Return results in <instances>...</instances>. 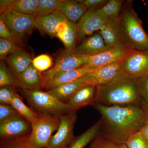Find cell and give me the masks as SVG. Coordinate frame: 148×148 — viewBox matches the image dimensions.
<instances>
[{
    "mask_svg": "<svg viewBox=\"0 0 148 148\" xmlns=\"http://www.w3.org/2000/svg\"><path fill=\"white\" fill-rule=\"evenodd\" d=\"M138 101L137 79L122 72L110 82L97 86L95 103L108 106H127L138 105Z\"/></svg>",
    "mask_w": 148,
    "mask_h": 148,
    "instance_id": "2",
    "label": "cell"
},
{
    "mask_svg": "<svg viewBox=\"0 0 148 148\" xmlns=\"http://www.w3.org/2000/svg\"><path fill=\"white\" fill-rule=\"evenodd\" d=\"M132 5L131 1L123 5L119 16L125 44L130 50L148 51V35Z\"/></svg>",
    "mask_w": 148,
    "mask_h": 148,
    "instance_id": "3",
    "label": "cell"
},
{
    "mask_svg": "<svg viewBox=\"0 0 148 148\" xmlns=\"http://www.w3.org/2000/svg\"><path fill=\"white\" fill-rule=\"evenodd\" d=\"M108 20L100 9L87 10L77 23L78 40H83L86 37L98 32Z\"/></svg>",
    "mask_w": 148,
    "mask_h": 148,
    "instance_id": "10",
    "label": "cell"
},
{
    "mask_svg": "<svg viewBox=\"0 0 148 148\" xmlns=\"http://www.w3.org/2000/svg\"><path fill=\"white\" fill-rule=\"evenodd\" d=\"M88 60V57L77 55L72 51H62L56 58L54 66L42 75V88L46 82L58 75L86 65Z\"/></svg>",
    "mask_w": 148,
    "mask_h": 148,
    "instance_id": "6",
    "label": "cell"
},
{
    "mask_svg": "<svg viewBox=\"0 0 148 148\" xmlns=\"http://www.w3.org/2000/svg\"><path fill=\"white\" fill-rule=\"evenodd\" d=\"M123 3L124 1L121 0H109L100 10L108 19H117L119 18Z\"/></svg>",
    "mask_w": 148,
    "mask_h": 148,
    "instance_id": "27",
    "label": "cell"
},
{
    "mask_svg": "<svg viewBox=\"0 0 148 148\" xmlns=\"http://www.w3.org/2000/svg\"><path fill=\"white\" fill-rule=\"evenodd\" d=\"M11 105L15 109L19 114L27 119L30 123L33 122L36 118L38 112L25 105L16 93L14 96Z\"/></svg>",
    "mask_w": 148,
    "mask_h": 148,
    "instance_id": "26",
    "label": "cell"
},
{
    "mask_svg": "<svg viewBox=\"0 0 148 148\" xmlns=\"http://www.w3.org/2000/svg\"><path fill=\"white\" fill-rule=\"evenodd\" d=\"M77 1L82 4L87 10L102 8L108 1L107 0H78Z\"/></svg>",
    "mask_w": 148,
    "mask_h": 148,
    "instance_id": "38",
    "label": "cell"
},
{
    "mask_svg": "<svg viewBox=\"0 0 148 148\" xmlns=\"http://www.w3.org/2000/svg\"><path fill=\"white\" fill-rule=\"evenodd\" d=\"M125 145L127 148H148V142L140 131L130 135Z\"/></svg>",
    "mask_w": 148,
    "mask_h": 148,
    "instance_id": "31",
    "label": "cell"
},
{
    "mask_svg": "<svg viewBox=\"0 0 148 148\" xmlns=\"http://www.w3.org/2000/svg\"><path fill=\"white\" fill-rule=\"evenodd\" d=\"M23 90L27 101L38 112L57 116L69 113L67 103L58 100L47 91Z\"/></svg>",
    "mask_w": 148,
    "mask_h": 148,
    "instance_id": "5",
    "label": "cell"
},
{
    "mask_svg": "<svg viewBox=\"0 0 148 148\" xmlns=\"http://www.w3.org/2000/svg\"><path fill=\"white\" fill-rule=\"evenodd\" d=\"M130 50L123 45L110 48L99 54L88 57L86 65L97 68L113 64L121 60Z\"/></svg>",
    "mask_w": 148,
    "mask_h": 148,
    "instance_id": "13",
    "label": "cell"
},
{
    "mask_svg": "<svg viewBox=\"0 0 148 148\" xmlns=\"http://www.w3.org/2000/svg\"><path fill=\"white\" fill-rule=\"evenodd\" d=\"M60 117L38 112L36 118L31 123L30 144L36 148H46L53 132L58 130Z\"/></svg>",
    "mask_w": 148,
    "mask_h": 148,
    "instance_id": "4",
    "label": "cell"
},
{
    "mask_svg": "<svg viewBox=\"0 0 148 148\" xmlns=\"http://www.w3.org/2000/svg\"><path fill=\"white\" fill-rule=\"evenodd\" d=\"M145 125H148V113H146V117L145 121Z\"/></svg>",
    "mask_w": 148,
    "mask_h": 148,
    "instance_id": "43",
    "label": "cell"
},
{
    "mask_svg": "<svg viewBox=\"0 0 148 148\" xmlns=\"http://www.w3.org/2000/svg\"><path fill=\"white\" fill-rule=\"evenodd\" d=\"M143 136L145 137L146 140L148 142V125H145L141 130H140Z\"/></svg>",
    "mask_w": 148,
    "mask_h": 148,
    "instance_id": "42",
    "label": "cell"
},
{
    "mask_svg": "<svg viewBox=\"0 0 148 148\" xmlns=\"http://www.w3.org/2000/svg\"><path fill=\"white\" fill-rule=\"evenodd\" d=\"M121 148H127L125 144L121 145Z\"/></svg>",
    "mask_w": 148,
    "mask_h": 148,
    "instance_id": "44",
    "label": "cell"
},
{
    "mask_svg": "<svg viewBox=\"0 0 148 148\" xmlns=\"http://www.w3.org/2000/svg\"><path fill=\"white\" fill-rule=\"evenodd\" d=\"M29 135L8 140H1L0 148H37L29 143Z\"/></svg>",
    "mask_w": 148,
    "mask_h": 148,
    "instance_id": "30",
    "label": "cell"
},
{
    "mask_svg": "<svg viewBox=\"0 0 148 148\" xmlns=\"http://www.w3.org/2000/svg\"><path fill=\"white\" fill-rule=\"evenodd\" d=\"M63 0H39L38 6L34 16H45L58 10Z\"/></svg>",
    "mask_w": 148,
    "mask_h": 148,
    "instance_id": "28",
    "label": "cell"
},
{
    "mask_svg": "<svg viewBox=\"0 0 148 148\" xmlns=\"http://www.w3.org/2000/svg\"><path fill=\"white\" fill-rule=\"evenodd\" d=\"M39 0H14L9 10L34 15L36 12Z\"/></svg>",
    "mask_w": 148,
    "mask_h": 148,
    "instance_id": "24",
    "label": "cell"
},
{
    "mask_svg": "<svg viewBox=\"0 0 148 148\" xmlns=\"http://www.w3.org/2000/svg\"><path fill=\"white\" fill-rule=\"evenodd\" d=\"M16 94L11 86L1 87L0 89V103L1 104L11 105L14 96Z\"/></svg>",
    "mask_w": 148,
    "mask_h": 148,
    "instance_id": "36",
    "label": "cell"
},
{
    "mask_svg": "<svg viewBox=\"0 0 148 148\" xmlns=\"http://www.w3.org/2000/svg\"><path fill=\"white\" fill-rule=\"evenodd\" d=\"M14 0H1L0 1V10L1 14L9 10L11 5Z\"/></svg>",
    "mask_w": 148,
    "mask_h": 148,
    "instance_id": "41",
    "label": "cell"
},
{
    "mask_svg": "<svg viewBox=\"0 0 148 148\" xmlns=\"http://www.w3.org/2000/svg\"><path fill=\"white\" fill-rule=\"evenodd\" d=\"M0 37L1 38L10 40L16 42L19 40L12 33L5 23L1 19H0Z\"/></svg>",
    "mask_w": 148,
    "mask_h": 148,
    "instance_id": "39",
    "label": "cell"
},
{
    "mask_svg": "<svg viewBox=\"0 0 148 148\" xmlns=\"http://www.w3.org/2000/svg\"><path fill=\"white\" fill-rule=\"evenodd\" d=\"M60 123L57 132L52 135L46 148H67L75 140L74 125L77 120L76 112L60 116Z\"/></svg>",
    "mask_w": 148,
    "mask_h": 148,
    "instance_id": "9",
    "label": "cell"
},
{
    "mask_svg": "<svg viewBox=\"0 0 148 148\" xmlns=\"http://www.w3.org/2000/svg\"><path fill=\"white\" fill-rule=\"evenodd\" d=\"M31 130V123L19 114L0 122L1 140L26 136L30 134Z\"/></svg>",
    "mask_w": 148,
    "mask_h": 148,
    "instance_id": "11",
    "label": "cell"
},
{
    "mask_svg": "<svg viewBox=\"0 0 148 148\" xmlns=\"http://www.w3.org/2000/svg\"><path fill=\"white\" fill-rule=\"evenodd\" d=\"M32 65L39 72H45L49 70L52 66V58L47 54H41L33 59Z\"/></svg>",
    "mask_w": 148,
    "mask_h": 148,
    "instance_id": "32",
    "label": "cell"
},
{
    "mask_svg": "<svg viewBox=\"0 0 148 148\" xmlns=\"http://www.w3.org/2000/svg\"><path fill=\"white\" fill-rule=\"evenodd\" d=\"M89 148H121V145L99 134L91 142Z\"/></svg>",
    "mask_w": 148,
    "mask_h": 148,
    "instance_id": "34",
    "label": "cell"
},
{
    "mask_svg": "<svg viewBox=\"0 0 148 148\" xmlns=\"http://www.w3.org/2000/svg\"><path fill=\"white\" fill-rule=\"evenodd\" d=\"M15 84V80L9 72L4 62L0 64V86H12Z\"/></svg>",
    "mask_w": 148,
    "mask_h": 148,
    "instance_id": "35",
    "label": "cell"
},
{
    "mask_svg": "<svg viewBox=\"0 0 148 148\" xmlns=\"http://www.w3.org/2000/svg\"><path fill=\"white\" fill-rule=\"evenodd\" d=\"M121 72L137 80L147 75L148 51H130L121 60Z\"/></svg>",
    "mask_w": 148,
    "mask_h": 148,
    "instance_id": "7",
    "label": "cell"
},
{
    "mask_svg": "<svg viewBox=\"0 0 148 148\" xmlns=\"http://www.w3.org/2000/svg\"><path fill=\"white\" fill-rule=\"evenodd\" d=\"M18 113L11 105H0V122L3 121Z\"/></svg>",
    "mask_w": 148,
    "mask_h": 148,
    "instance_id": "37",
    "label": "cell"
},
{
    "mask_svg": "<svg viewBox=\"0 0 148 148\" xmlns=\"http://www.w3.org/2000/svg\"><path fill=\"white\" fill-rule=\"evenodd\" d=\"M68 22L69 21L68 20H66L61 21L58 24L56 28V33H57V38H58L59 39L62 38L65 34L68 27Z\"/></svg>",
    "mask_w": 148,
    "mask_h": 148,
    "instance_id": "40",
    "label": "cell"
},
{
    "mask_svg": "<svg viewBox=\"0 0 148 148\" xmlns=\"http://www.w3.org/2000/svg\"><path fill=\"white\" fill-rule=\"evenodd\" d=\"M87 85L83 76L75 81L62 85L47 91L59 101L67 103L77 91Z\"/></svg>",
    "mask_w": 148,
    "mask_h": 148,
    "instance_id": "20",
    "label": "cell"
},
{
    "mask_svg": "<svg viewBox=\"0 0 148 148\" xmlns=\"http://www.w3.org/2000/svg\"><path fill=\"white\" fill-rule=\"evenodd\" d=\"M0 19L19 40L31 34L35 28V16L33 15L9 10L1 14Z\"/></svg>",
    "mask_w": 148,
    "mask_h": 148,
    "instance_id": "8",
    "label": "cell"
},
{
    "mask_svg": "<svg viewBox=\"0 0 148 148\" xmlns=\"http://www.w3.org/2000/svg\"><path fill=\"white\" fill-rule=\"evenodd\" d=\"M101 114L100 135L119 145L125 144L130 135L144 126L146 113L138 105L106 106L94 103Z\"/></svg>",
    "mask_w": 148,
    "mask_h": 148,
    "instance_id": "1",
    "label": "cell"
},
{
    "mask_svg": "<svg viewBox=\"0 0 148 148\" xmlns=\"http://www.w3.org/2000/svg\"><path fill=\"white\" fill-rule=\"evenodd\" d=\"M102 121L100 120L82 135L75 138L73 143L67 148H84L91 143L101 132Z\"/></svg>",
    "mask_w": 148,
    "mask_h": 148,
    "instance_id": "23",
    "label": "cell"
},
{
    "mask_svg": "<svg viewBox=\"0 0 148 148\" xmlns=\"http://www.w3.org/2000/svg\"><path fill=\"white\" fill-rule=\"evenodd\" d=\"M58 11L68 21L77 23L87 10L82 4L77 1L63 0Z\"/></svg>",
    "mask_w": 148,
    "mask_h": 148,
    "instance_id": "22",
    "label": "cell"
},
{
    "mask_svg": "<svg viewBox=\"0 0 148 148\" xmlns=\"http://www.w3.org/2000/svg\"><path fill=\"white\" fill-rule=\"evenodd\" d=\"M97 86L87 85L77 91L67 103L69 112L77 110L89 105H93L96 101Z\"/></svg>",
    "mask_w": 148,
    "mask_h": 148,
    "instance_id": "15",
    "label": "cell"
},
{
    "mask_svg": "<svg viewBox=\"0 0 148 148\" xmlns=\"http://www.w3.org/2000/svg\"><path fill=\"white\" fill-rule=\"evenodd\" d=\"M139 101L138 106L146 113H148V75L137 80Z\"/></svg>",
    "mask_w": 148,
    "mask_h": 148,
    "instance_id": "29",
    "label": "cell"
},
{
    "mask_svg": "<svg viewBox=\"0 0 148 148\" xmlns=\"http://www.w3.org/2000/svg\"><path fill=\"white\" fill-rule=\"evenodd\" d=\"M121 61L94 68L83 76L86 84L98 86L110 82L121 73Z\"/></svg>",
    "mask_w": 148,
    "mask_h": 148,
    "instance_id": "12",
    "label": "cell"
},
{
    "mask_svg": "<svg viewBox=\"0 0 148 148\" xmlns=\"http://www.w3.org/2000/svg\"><path fill=\"white\" fill-rule=\"evenodd\" d=\"M67 20L58 10L41 16L35 17V28L42 34L49 36L51 38L57 37L56 28L61 21Z\"/></svg>",
    "mask_w": 148,
    "mask_h": 148,
    "instance_id": "17",
    "label": "cell"
},
{
    "mask_svg": "<svg viewBox=\"0 0 148 148\" xmlns=\"http://www.w3.org/2000/svg\"><path fill=\"white\" fill-rule=\"evenodd\" d=\"M6 60L16 78L32 65L33 59L21 49L9 55Z\"/></svg>",
    "mask_w": 148,
    "mask_h": 148,
    "instance_id": "21",
    "label": "cell"
},
{
    "mask_svg": "<svg viewBox=\"0 0 148 148\" xmlns=\"http://www.w3.org/2000/svg\"><path fill=\"white\" fill-rule=\"evenodd\" d=\"M15 82L23 90H38L42 88V75L32 64L15 78Z\"/></svg>",
    "mask_w": 148,
    "mask_h": 148,
    "instance_id": "19",
    "label": "cell"
},
{
    "mask_svg": "<svg viewBox=\"0 0 148 148\" xmlns=\"http://www.w3.org/2000/svg\"><path fill=\"white\" fill-rule=\"evenodd\" d=\"M21 49L16 42L10 40L1 38H0V58H5L7 56L14 53Z\"/></svg>",
    "mask_w": 148,
    "mask_h": 148,
    "instance_id": "33",
    "label": "cell"
},
{
    "mask_svg": "<svg viewBox=\"0 0 148 148\" xmlns=\"http://www.w3.org/2000/svg\"><path fill=\"white\" fill-rule=\"evenodd\" d=\"M98 32L103 37L108 47L111 48L119 45L126 47L123 36L119 18L108 19L106 24Z\"/></svg>",
    "mask_w": 148,
    "mask_h": 148,
    "instance_id": "16",
    "label": "cell"
},
{
    "mask_svg": "<svg viewBox=\"0 0 148 148\" xmlns=\"http://www.w3.org/2000/svg\"><path fill=\"white\" fill-rule=\"evenodd\" d=\"M109 48L103 37L97 32L84 39L73 51L77 55L90 57L99 54Z\"/></svg>",
    "mask_w": 148,
    "mask_h": 148,
    "instance_id": "14",
    "label": "cell"
},
{
    "mask_svg": "<svg viewBox=\"0 0 148 148\" xmlns=\"http://www.w3.org/2000/svg\"><path fill=\"white\" fill-rule=\"evenodd\" d=\"M94 68L85 65L75 70L65 72L46 82L43 88L48 91L62 85L75 81L91 71Z\"/></svg>",
    "mask_w": 148,
    "mask_h": 148,
    "instance_id": "18",
    "label": "cell"
},
{
    "mask_svg": "<svg viewBox=\"0 0 148 148\" xmlns=\"http://www.w3.org/2000/svg\"><path fill=\"white\" fill-rule=\"evenodd\" d=\"M60 40L63 43L67 50L73 51L77 47L78 40L77 23L69 21L66 32Z\"/></svg>",
    "mask_w": 148,
    "mask_h": 148,
    "instance_id": "25",
    "label": "cell"
}]
</instances>
